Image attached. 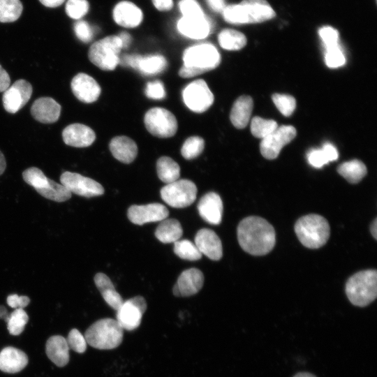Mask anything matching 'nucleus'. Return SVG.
<instances>
[{
    "label": "nucleus",
    "mask_w": 377,
    "mask_h": 377,
    "mask_svg": "<svg viewBox=\"0 0 377 377\" xmlns=\"http://www.w3.org/2000/svg\"><path fill=\"white\" fill-rule=\"evenodd\" d=\"M66 339L69 349L78 353H82L86 350L87 343L84 336L78 330L72 329Z\"/></svg>",
    "instance_id": "nucleus-44"
},
{
    "label": "nucleus",
    "mask_w": 377,
    "mask_h": 377,
    "mask_svg": "<svg viewBox=\"0 0 377 377\" xmlns=\"http://www.w3.org/2000/svg\"><path fill=\"white\" fill-rule=\"evenodd\" d=\"M196 185L188 179H177L161 189V197L168 205L175 208H184L196 199Z\"/></svg>",
    "instance_id": "nucleus-8"
},
{
    "label": "nucleus",
    "mask_w": 377,
    "mask_h": 377,
    "mask_svg": "<svg viewBox=\"0 0 377 377\" xmlns=\"http://www.w3.org/2000/svg\"><path fill=\"white\" fill-rule=\"evenodd\" d=\"M218 40L221 47L227 50H239L246 44V36L231 29L222 30L218 36Z\"/></svg>",
    "instance_id": "nucleus-34"
},
{
    "label": "nucleus",
    "mask_w": 377,
    "mask_h": 377,
    "mask_svg": "<svg viewBox=\"0 0 377 377\" xmlns=\"http://www.w3.org/2000/svg\"><path fill=\"white\" fill-rule=\"evenodd\" d=\"M122 49L118 36H108L90 46L88 57L90 61L103 71H113L119 64V52Z\"/></svg>",
    "instance_id": "nucleus-6"
},
{
    "label": "nucleus",
    "mask_w": 377,
    "mask_h": 377,
    "mask_svg": "<svg viewBox=\"0 0 377 377\" xmlns=\"http://www.w3.org/2000/svg\"><path fill=\"white\" fill-rule=\"evenodd\" d=\"M194 244L201 253L212 260H219L223 256V248L220 238L215 232L208 228L198 231Z\"/></svg>",
    "instance_id": "nucleus-19"
},
{
    "label": "nucleus",
    "mask_w": 377,
    "mask_h": 377,
    "mask_svg": "<svg viewBox=\"0 0 377 377\" xmlns=\"http://www.w3.org/2000/svg\"><path fill=\"white\" fill-rule=\"evenodd\" d=\"M183 230L179 221L175 219H165L160 221L155 230L156 237L162 243H174L180 239Z\"/></svg>",
    "instance_id": "nucleus-31"
},
{
    "label": "nucleus",
    "mask_w": 377,
    "mask_h": 377,
    "mask_svg": "<svg viewBox=\"0 0 377 377\" xmlns=\"http://www.w3.org/2000/svg\"><path fill=\"white\" fill-rule=\"evenodd\" d=\"M39 1L47 8H56L64 3L65 0H39Z\"/></svg>",
    "instance_id": "nucleus-56"
},
{
    "label": "nucleus",
    "mask_w": 377,
    "mask_h": 377,
    "mask_svg": "<svg viewBox=\"0 0 377 377\" xmlns=\"http://www.w3.org/2000/svg\"><path fill=\"white\" fill-rule=\"evenodd\" d=\"M278 127L277 123L273 119H266L255 117L251 123V131L253 136L264 138Z\"/></svg>",
    "instance_id": "nucleus-38"
},
{
    "label": "nucleus",
    "mask_w": 377,
    "mask_h": 377,
    "mask_svg": "<svg viewBox=\"0 0 377 377\" xmlns=\"http://www.w3.org/2000/svg\"><path fill=\"white\" fill-rule=\"evenodd\" d=\"M174 253L180 258L191 261L200 260L202 257L195 244L188 239H179L175 242Z\"/></svg>",
    "instance_id": "nucleus-37"
},
{
    "label": "nucleus",
    "mask_w": 377,
    "mask_h": 377,
    "mask_svg": "<svg viewBox=\"0 0 377 377\" xmlns=\"http://www.w3.org/2000/svg\"><path fill=\"white\" fill-rule=\"evenodd\" d=\"M32 91V86L29 82L23 79L16 80L3 91L4 109L9 113H16L29 101Z\"/></svg>",
    "instance_id": "nucleus-14"
},
{
    "label": "nucleus",
    "mask_w": 377,
    "mask_h": 377,
    "mask_svg": "<svg viewBox=\"0 0 377 377\" xmlns=\"http://www.w3.org/2000/svg\"><path fill=\"white\" fill-rule=\"evenodd\" d=\"M183 61L178 74L189 78L216 68L221 62V56L212 44L201 43L186 48L183 53Z\"/></svg>",
    "instance_id": "nucleus-2"
},
{
    "label": "nucleus",
    "mask_w": 377,
    "mask_h": 377,
    "mask_svg": "<svg viewBox=\"0 0 377 377\" xmlns=\"http://www.w3.org/2000/svg\"><path fill=\"white\" fill-rule=\"evenodd\" d=\"M144 123L147 130L158 138L172 137L177 131V121L175 115L163 108H152L145 114Z\"/></svg>",
    "instance_id": "nucleus-9"
},
{
    "label": "nucleus",
    "mask_w": 377,
    "mask_h": 377,
    "mask_svg": "<svg viewBox=\"0 0 377 377\" xmlns=\"http://www.w3.org/2000/svg\"><path fill=\"white\" fill-rule=\"evenodd\" d=\"M123 336L124 330L117 320L108 318L96 321L84 333L87 343L100 350L118 347L122 341Z\"/></svg>",
    "instance_id": "nucleus-4"
},
{
    "label": "nucleus",
    "mask_w": 377,
    "mask_h": 377,
    "mask_svg": "<svg viewBox=\"0 0 377 377\" xmlns=\"http://www.w3.org/2000/svg\"><path fill=\"white\" fill-rule=\"evenodd\" d=\"M6 302L9 306L15 309H24L29 304L30 299L25 295L12 294L8 296Z\"/></svg>",
    "instance_id": "nucleus-50"
},
{
    "label": "nucleus",
    "mask_w": 377,
    "mask_h": 377,
    "mask_svg": "<svg viewBox=\"0 0 377 377\" xmlns=\"http://www.w3.org/2000/svg\"><path fill=\"white\" fill-rule=\"evenodd\" d=\"M117 36L121 40L122 48H127L131 42V35L127 32L123 31Z\"/></svg>",
    "instance_id": "nucleus-55"
},
{
    "label": "nucleus",
    "mask_w": 377,
    "mask_h": 377,
    "mask_svg": "<svg viewBox=\"0 0 377 377\" xmlns=\"http://www.w3.org/2000/svg\"><path fill=\"white\" fill-rule=\"evenodd\" d=\"M272 101L284 116L288 117L292 114L296 107V101L293 96L287 94H274L272 95Z\"/></svg>",
    "instance_id": "nucleus-41"
},
{
    "label": "nucleus",
    "mask_w": 377,
    "mask_h": 377,
    "mask_svg": "<svg viewBox=\"0 0 377 377\" xmlns=\"http://www.w3.org/2000/svg\"><path fill=\"white\" fill-rule=\"evenodd\" d=\"M6 168V162L3 153L0 151V175H2Z\"/></svg>",
    "instance_id": "nucleus-57"
},
{
    "label": "nucleus",
    "mask_w": 377,
    "mask_h": 377,
    "mask_svg": "<svg viewBox=\"0 0 377 377\" xmlns=\"http://www.w3.org/2000/svg\"><path fill=\"white\" fill-rule=\"evenodd\" d=\"M204 275L197 268L183 271L175 284L172 292L177 297H188L200 291L204 284Z\"/></svg>",
    "instance_id": "nucleus-18"
},
{
    "label": "nucleus",
    "mask_w": 377,
    "mask_h": 377,
    "mask_svg": "<svg viewBox=\"0 0 377 377\" xmlns=\"http://www.w3.org/2000/svg\"><path fill=\"white\" fill-rule=\"evenodd\" d=\"M89 8V4L87 0H68L65 11L71 18L80 20L87 13Z\"/></svg>",
    "instance_id": "nucleus-42"
},
{
    "label": "nucleus",
    "mask_w": 377,
    "mask_h": 377,
    "mask_svg": "<svg viewBox=\"0 0 377 377\" xmlns=\"http://www.w3.org/2000/svg\"><path fill=\"white\" fill-rule=\"evenodd\" d=\"M61 110L60 104L52 98L40 97L33 103L31 114L39 122L52 124L59 119Z\"/></svg>",
    "instance_id": "nucleus-22"
},
{
    "label": "nucleus",
    "mask_w": 377,
    "mask_h": 377,
    "mask_svg": "<svg viewBox=\"0 0 377 377\" xmlns=\"http://www.w3.org/2000/svg\"><path fill=\"white\" fill-rule=\"evenodd\" d=\"M224 20L230 24H248L247 17L241 3L226 6L222 11Z\"/></svg>",
    "instance_id": "nucleus-40"
},
{
    "label": "nucleus",
    "mask_w": 377,
    "mask_h": 377,
    "mask_svg": "<svg viewBox=\"0 0 377 377\" xmlns=\"http://www.w3.org/2000/svg\"><path fill=\"white\" fill-rule=\"evenodd\" d=\"M318 34L325 48L339 45V33L333 27L329 26L323 27L319 29Z\"/></svg>",
    "instance_id": "nucleus-47"
},
{
    "label": "nucleus",
    "mask_w": 377,
    "mask_h": 377,
    "mask_svg": "<svg viewBox=\"0 0 377 377\" xmlns=\"http://www.w3.org/2000/svg\"><path fill=\"white\" fill-rule=\"evenodd\" d=\"M253 107V100L249 96H241L234 102L230 119L235 127L241 129L247 126Z\"/></svg>",
    "instance_id": "nucleus-29"
},
{
    "label": "nucleus",
    "mask_w": 377,
    "mask_h": 377,
    "mask_svg": "<svg viewBox=\"0 0 377 377\" xmlns=\"http://www.w3.org/2000/svg\"><path fill=\"white\" fill-rule=\"evenodd\" d=\"M94 283L105 302L114 310L117 311L123 304L124 300L115 290L110 278L106 274L99 272L94 276Z\"/></svg>",
    "instance_id": "nucleus-30"
},
{
    "label": "nucleus",
    "mask_w": 377,
    "mask_h": 377,
    "mask_svg": "<svg viewBox=\"0 0 377 377\" xmlns=\"http://www.w3.org/2000/svg\"><path fill=\"white\" fill-rule=\"evenodd\" d=\"M168 214L167 207L158 202L145 205H133L127 211L129 221L139 226L150 222L161 221L167 219Z\"/></svg>",
    "instance_id": "nucleus-16"
},
{
    "label": "nucleus",
    "mask_w": 377,
    "mask_h": 377,
    "mask_svg": "<svg viewBox=\"0 0 377 377\" xmlns=\"http://www.w3.org/2000/svg\"><path fill=\"white\" fill-rule=\"evenodd\" d=\"M156 9L161 11L169 10L172 8V0H151Z\"/></svg>",
    "instance_id": "nucleus-53"
},
{
    "label": "nucleus",
    "mask_w": 377,
    "mask_h": 377,
    "mask_svg": "<svg viewBox=\"0 0 377 377\" xmlns=\"http://www.w3.org/2000/svg\"><path fill=\"white\" fill-rule=\"evenodd\" d=\"M337 172L349 183L357 184L366 175L367 168L362 161L354 159L341 164Z\"/></svg>",
    "instance_id": "nucleus-33"
},
{
    "label": "nucleus",
    "mask_w": 377,
    "mask_h": 377,
    "mask_svg": "<svg viewBox=\"0 0 377 377\" xmlns=\"http://www.w3.org/2000/svg\"><path fill=\"white\" fill-rule=\"evenodd\" d=\"M293 377H316V376L309 373L301 372V373L297 374Z\"/></svg>",
    "instance_id": "nucleus-60"
},
{
    "label": "nucleus",
    "mask_w": 377,
    "mask_h": 377,
    "mask_svg": "<svg viewBox=\"0 0 377 377\" xmlns=\"http://www.w3.org/2000/svg\"><path fill=\"white\" fill-rule=\"evenodd\" d=\"M109 149L112 156L123 163H131L138 155L135 141L124 135L114 137L110 142Z\"/></svg>",
    "instance_id": "nucleus-25"
},
{
    "label": "nucleus",
    "mask_w": 377,
    "mask_h": 377,
    "mask_svg": "<svg viewBox=\"0 0 377 377\" xmlns=\"http://www.w3.org/2000/svg\"><path fill=\"white\" fill-rule=\"evenodd\" d=\"M69 350L66 339L62 336H52L46 342V355L58 367H64L68 364Z\"/></svg>",
    "instance_id": "nucleus-28"
},
{
    "label": "nucleus",
    "mask_w": 377,
    "mask_h": 377,
    "mask_svg": "<svg viewBox=\"0 0 377 377\" xmlns=\"http://www.w3.org/2000/svg\"><path fill=\"white\" fill-rule=\"evenodd\" d=\"M71 88L74 96L81 102L91 103L98 100L101 89L98 82L90 75L80 73L71 80Z\"/></svg>",
    "instance_id": "nucleus-17"
},
{
    "label": "nucleus",
    "mask_w": 377,
    "mask_h": 377,
    "mask_svg": "<svg viewBox=\"0 0 377 377\" xmlns=\"http://www.w3.org/2000/svg\"><path fill=\"white\" fill-rule=\"evenodd\" d=\"M325 50V61L329 68H334L344 65L346 59L339 45Z\"/></svg>",
    "instance_id": "nucleus-43"
},
{
    "label": "nucleus",
    "mask_w": 377,
    "mask_h": 377,
    "mask_svg": "<svg viewBox=\"0 0 377 377\" xmlns=\"http://www.w3.org/2000/svg\"><path fill=\"white\" fill-rule=\"evenodd\" d=\"M198 210L206 222L212 225L220 224L223 214V202L220 195L215 192L207 193L200 199Z\"/></svg>",
    "instance_id": "nucleus-20"
},
{
    "label": "nucleus",
    "mask_w": 377,
    "mask_h": 377,
    "mask_svg": "<svg viewBox=\"0 0 377 377\" xmlns=\"http://www.w3.org/2000/svg\"><path fill=\"white\" fill-rule=\"evenodd\" d=\"M205 141L200 136H191L184 142L181 148L182 156L188 160L198 157L204 150Z\"/></svg>",
    "instance_id": "nucleus-39"
},
{
    "label": "nucleus",
    "mask_w": 377,
    "mask_h": 377,
    "mask_svg": "<svg viewBox=\"0 0 377 377\" xmlns=\"http://www.w3.org/2000/svg\"><path fill=\"white\" fill-rule=\"evenodd\" d=\"M119 64L122 66L132 67L145 75L160 73L167 66L165 58L161 54L149 56L138 54L124 55L121 58H119Z\"/></svg>",
    "instance_id": "nucleus-15"
},
{
    "label": "nucleus",
    "mask_w": 377,
    "mask_h": 377,
    "mask_svg": "<svg viewBox=\"0 0 377 377\" xmlns=\"http://www.w3.org/2000/svg\"><path fill=\"white\" fill-rule=\"evenodd\" d=\"M179 8L183 17L204 16V13L200 4L195 0H181Z\"/></svg>",
    "instance_id": "nucleus-45"
},
{
    "label": "nucleus",
    "mask_w": 377,
    "mask_h": 377,
    "mask_svg": "<svg viewBox=\"0 0 377 377\" xmlns=\"http://www.w3.org/2000/svg\"><path fill=\"white\" fill-rule=\"evenodd\" d=\"M346 293L355 306L363 307L371 303L377 296L376 270H362L351 276L346 284Z\"/></svg>",
    "instance_id": "nucleus-5"
},
{
    "label": "nucleus",
    "mask_w": 377,
    "mask_h": 377,
    "mask_svg": "<svg viewBox=\"0 0 377 377\" xmlns=\"http://www.w3.org/2000/svg\"><path fill=\"white\" fill-rule=\"evenodd\" d=\"M182 96L185 105L196 113H202L208 110L214 99L206 82L201 79L189 83L184 89Z\"/></svg>",
    "instance_id": "nucleus-10"
},
{
    "label": "nucleus",
    "mask_w": 377,
    "mask_h": 377,
    "mask_svg": "<svg viewBox=\"0 0 377 377\" xmlns=\"http://www.w3.org/2000/svg\"><path fill=\"white\" fill-rule=\"evenodd\" d=\"M296 136V129L293 126H278L273 132L262 139L260 145L261 154L267 159L276 158L281 149Z\"/></svg>",
    "instance_id": "nucleus-13"
},
{
    "label": "nucleus",
    "mask_w": 377,
    "mask_h": 377,
    "mask_svg": "<svg viewBox=\"0 0 377 377\" xmlns=\"http://www.w3.org/2000/svg\"><path fill=\"white\" fill-rule=\"evenodd\" d=\"M156 172L158 178L166 184L179 179L180 168L172 158L161 156L156 162Z\"/></svg>",
    "instance_id": "nucleus-32"
},
{
    "label": "nucleus",
    "mask_w": 377,
    "mask_h": 377,
    "mask_svg": "<svg viewBox=\"0 0 377 377\" xmlns=\"http://www.w3.org/2000/svg\"><path fill=\"white\" fill-rule=\"evenodd\" d=\"M28 320L29 316L23 309H15L5 321L9 333L17 336L24 331Z\"/></svg>",
    "instance_id": "nucleus-36"
},
{
    "label": "nucleus",
    "mask_w": 377,
    "mask_h": 377,
    "mask_svg": "<svg viewBox=\"0 0 377 377\" xmlns=\"http://www.w3.org/2000/svg\"><path fill=\"white\" fill-rule=\"evenodd\" d=\"M370 231L373 237L376 239L377 237V219H375L371 224Z\"/></svg>",
    "instance_id": "nucleus-58"
},
{
    "label": "nucleus",
    "mask_w": 377,
    "mask_h": 377,
    "mask_svg": "<svg viewBox=\"0 0 377 377\" xmlns=\"http://www.w3.org/2000/svg\"><path fill=\"white\" fill-rule=\"evenodd\" d=\"M28 364V357L22 350L8 346L0 352V370L15 374L22 370Z\"/></svg>",
    "instance_id": "nucleus-26"
},
{
    "label": "nucleus",
    "mask_w": 377,
    "mask_h": 377,
    "mask_svg": "<svg viewBox=\"0 0 377 377\" xmlns=\"http://www.w3.org/2000/svg\"><path fill=\"white\" fill-rule=\"evenodd\" d=\"M147 309V302L142 296H135L124 301L117 311V321L123 328L133 330L140 325L142 315Z\"/></svg>",
    "instance_id": "nucleus-12"
},
{
    "label": "nucleus",
    "mask_w": 377,
    "mask_h": 377,
    "mask_svg": "<svg viewBox=\"0 0 377 377\" xmlns=\"http://www.w3.org/2000/svg\"><path fill=\"white\" fill-rule=\"evenodd\" d=\"M325 154L329 162L336 161L339 157V154L334 145L330 143H325L321 148Z\"/></svg>",
    "instance_id": "nucleus-51"
},
{
    "label": "nucleus",
    "mask_w": 377,
    "mask_h": 377,
    "mask_svg": "<svg viewBox=\"0 0 377 377\" xmlns=\"http://www.w3.org/2000/svg\"><path fill=\"white\" fill-rule=\"evenodd\" d=\"M211 24L205 16L182 17L177 22V29L184 36L193 38H206L211 31Z\"/></svg>",
    "instance_id": "nucleus-23"
},
{
    "label": "nucleus",
    "mask_w": 377,
    "mask_h": 377,
    "mask_svg": "<svg viewBox=\"0 0 377 377\" xmlns=\"http://www.w3.org/2000/svg\"><path fill=\"white\" fill-rule=\"evenodd\" d=\"M10 78L6 71L0 64V92H3L9 86Z\"/></svg>",
    "instance_id": "nucleus-52"
},
{
    "label": "nucleus",
    "mask_w": 377,
    "mask_h": 377,
    "mask_svg": "<svg viewBox=\"0 0 377 377\" xmlns=\"http://www.w3.org/2000/svg\"><path fill=\"white\" fill-rule=\"evenodd\" d=\"M248 24L260 23L275 17V12L266 0H243L241 3Z\"/></svg>",
    "instance_id": "nucleus-27"
},
{
    "label": "nucleus",
    "mask_w": 377,
    "mask_h": 377,
    "mask_svg": "<svg viewBox=\"0 0 377 377\" xmlns=\"http://www.w3.org/2000/svg\"><path fill=\"white\" fill-rule=\"evenodd\" d=\"M145 93L148 98L152 99H162L165 96L163 84L160 80L148 82Z\"/></svg>",
    "instance_id": "nucleus-48"
},
{
    "label": "nucleus",
    "mask_w": 377,
    "mask_h": 377,
    "mask_svg": "<svg viewBox=\"0 0 377 377\" xmlns=\"http://www.w3.org/2000/svg\"><path fill=\"white\" fill-rule=\"evenodd\" d=\"M295 231L300 242L309 249H318L326 244L330 228L327 221L315 214L300 218L295 224Z\"/></svg>",
    "instance_id": "nucleus-3"
},
{
    "label": "nucleus",
    "mask_w": 377,
    "mask_h": 377,
    "mask_svg": "<svg viewBox=\"0 0 377 377\" xmlns=\"http://www.w3.org/2000/svg\"><path fill=\"white\" fill-rule=\"evenodd\" d=\"M242 249L253 256H263L270 252L276 242L273 226L259 216H248L240 221L237 230Z\"/></svg>",
    "instance_id": "nucleus-1"
},
{
    "label": "nucleus",
    "mask_w": 377,
    "mask_h": 377,
    "mask_svg": "<svg viewBox=\"0 0 377 377\" xmlns=\"http://www.w3.org/2000/svg\"><path fill=\"white\" fill-rule=\"evenodd\" d=\"M60 182L69 192L77 195L91 198L104 193V188L100 183L76 172H63Z\"/></svg>",
    "instance_id": "nucleus-11"
},
{
    "label": "nucleus",
    "mask_w": 377,
    "mask_h": 377,
    "mask_svg": "<svg viewBox=\"0 0 377 377\" xmlns=\"http://www.w3.org/2000/svg\"><path fill=\"white\" fill-rule=\"evenodd\" d=\"M209 6L216 12H222L226 7L223 0H206Z\"/></svg>",
    "instance_id": "nucleus-54"
},
{
    "label": "nucleus",
    "mask_w": 377,
    "mask_h": 377,
    "mask_svg": "<svg viewBox=\"0 0 377 377\" xmlns=\"http://www.w3.org/2000/svg\"><path fill=\"white\" fill-rule=\"evenodd\" d=\"M8 315L6 307L4 306H0V318L6 320Z\"/></svg>",
    "instance_id": "nucleus-59"
},
{
    "label": "nucleus",
    "mask_w": 377,
    "mask_h": 377,
    "mask_svg": "<svg viewBox=\"0 0 377 377\" xmlns=\"http://www.w3.org/2000/svg\"><path fill=\"white\" fill-rule=\"evenodd\" d=\"M64 143L74 147H87L96 139L94 131L88 126L75 123L67 126L62 131Z\"/></svg>",
    "instance_id": "nucleus-21"
},
{
    "label": "nucleus",
    "mask_w": 377,
    "mask_h": 377,
    "mask_svg": "<svg viewBox=\"0 0 377 377\" xmlns=\"http://www.w3.org/2000/svg\"><path fill=\"white\" fill-rule=\"evenodd\" d=\"M77 38L83 43L90 42L94 36V31L89 23L84 20H77L73 25Z\"/></svg>",
    "instance_id": "nucleus-46"
},
{
    "label": "nucleus",
    "mask_w": 377,
    "mask_h": 377,
    "mask_svg": "<svg viewBox=\"0 0 377 377\" xmlns=\"http://www.w3.org/2000/svg\"><path fill=\"white\" fill-rule=\"evenodd\" d=\"M22 177L27 184L47 199L61 202L71 197V193L61 184L47 178L43 171L36 167H31L24 170Z\"/></svg>",
    "instance_id": "nucleus-7"
},
{
    "label": "nucleus",
    "mask_w": 377,
    "mask_h": 377,
    "mask_svg": "<svg viewBox=\"0 0 377 377\" xmlns=\"http://www.w3.org/2000/svg\"><path fill=\"white\" fill-rule=\"evenodd\" d=\"M142 10L131 1H120L113 9L114 22L126 28H133L138 26L142 22Z\"/></svg>",
    "instance_id": "nucleus-24"
},
{
    "label": "nucleus",
    "mask_w": 377,
    "mask_h": 377,
    "mask_svg": "<svg viewBox=\"0 0 377 377\" xmlns=\"http://www.w3.org/2000/svg\"><path fill=\"white\" fill-rule=\"evenodd\" d=\"M23 10L20 0H0V22H13L18 20Z\"/></svg>",
    "instance_id": "nucleus-35"
},
{
    "label": "nucleus",
    "mask_w": 377,
    "mask_h": 377,
    "mask_svg": "<svg viewBox=\"0 0 377 377\" xmlns=\"http://www.w3.org/2000/svg\"><path fill=\"white\" fill-rule=\"evenodd\" d=\"M307 159L310 165L316 168H320L329 163L321 149L311 150L307 154Z\"/></svg>",
    "instance_id": "nucleus-49"
}]
</instances>
